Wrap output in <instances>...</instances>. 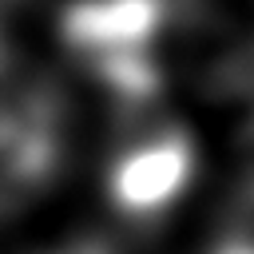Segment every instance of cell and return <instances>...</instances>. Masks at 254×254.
<instances>
[{"mask_svg": "<svg viewBox=\"0 0 254 254\" xmlns=\"http://www.w3.org/2000/svg\"><path fill=\"white\" fill-rule=\"evenodd\" d=\"M218 250L222 254H254V175L246 179V187L234 198V210L218 234Z\"/></svg>", "mask_w": 254, "mask_h": 254, "instance_id": "2", "label": "cell"}, {"mask_svg": "<svg viewBox=\"0 0 254 254\" xmlns=\"http://www.w3.org/2000/svg\"><path fill=\"white\" fill-rule=\"evenodd\" d=\"M32 91H36V87H24V83H20V75H16L12 60H8V52H4V44H0V119H8Z\"/></svg>", "mask_w": 254, "mask_h": 254, "instance_id": "3", "label": "cell"}, {"mask_svg": "<svg viewBox=\"0 0 254 254\" xmlns=\"http://www.w3.org/2000/svg\"><path fill=\"white\" fill-rule=\"evenodd\" d=\"M56 254H115L107 242H95V238H83V242H71V246H64V250H56Z\"/></svg>", "mask_w": 254, "mask_h": 254, "instance_id": "4", "label": "cell"}, {"mask_svg": "<svg viewBox=\"0 0 254 254\" xmlns=\"http://www.w3.org/2000/svg\"><path fill=\"white\" fill-rule=\"evenodd\" d=\"M194 179L190 135L159 115V103L139 107L115 123V155L107 167V194L131 222H159Z\"/></svg>", "mask_w": 254, "mask_h": 254, "instance_id": "1", "label": "cell"}]
</instances>
